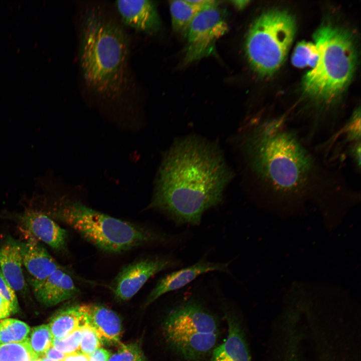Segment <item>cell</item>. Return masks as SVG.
Masks as SVG:
<instances>
[{"mask_svg":"<svg viewBox=\"0 0 361 361\" xmlns=\"http://www.w3.org/2000/svg\"><path fill=\"white\" fill-rule=\"evenodd\" d=\"M0 294L12 305L15 313L19 310V305L15 291L3 275L0 270Z\"/></svg>","mask_w":361,"mask_h":361,"instance_id":"29","label":"cell"},{"mask_svg":"<svg viewBox=\"0 0 361 361\" xmlns=\"http://www.w3.org/2000/svg\"><path fill=\"white\" fill-rule=\"evenodd\" d=\"M23 231L58 251L67 250V231L51 218L38 211L29 210L21 217Z\"/></svg>","mask_w":361,"mask_h":361,"instance_id":"12","label":"cell"},{"mask_svg":"<svg viewBox=\"0 0 361 361\" xmlns=\"http://www.w3.org/2000/svg\"><path fill=\"white\" fill-rule=\"evenodd\" d=\"M82 337L79 348V353L90 357L102 343L94 330L87 324L81 329Z\"/></svg>","mask_w":361,"mask_h":361,"instance_id":"27","label":"cell"},{"mask_svg":"<svg viewBox=\"0 0 361 361\" xmlns=\"http://www.w3.org/2000/svg\"><path fill=\"white\" fill-rule=\"evenodd\" d=\"M115 7L123 23L137 32L153 34L160 28L157 9L151 1H117Z\"/></svg>","mask_w":361,"mask_h":361,"instance_id":"11","label":"cell"},{"mask_svg":"<svg viewBox=\"0 0 361 361\" xmlns=\"http://www.w3.org/2000/svg\"><path fill=\"white\" fill-rule=\"evenodd\" d=\"M233 173L220 148L197 136L177 140L165 153L149 208L177 224L199 225L223 200Z\"/></svg>","mask_w":361,"mask_h":361,"instance_id":"2","label":"cell"},{"mask_svg":"<svg viewBox=\"0 0 361 361\" xmlns=\"http://www.w3.org/2000/svg\"><path fill=\"white\" fill-rule=\"evenodd\" d=\"M81 337L82 330L78 329L63 338H54L52 346L67 355L79 353Z\"/></svg>","mask_w":361,"mask_h":361,"instance_id":"28","label":"cell"},{"mask_svg":"<svg viewBox=\"0 0 361 361\" xmlns=\"http://www.w3.org/2000/svg\"><path fill=\"white\" fill-rule=\"evenodd\" d=\"M37 359L27 341L0 343V361H32Z\"/></svg>","mask_w":361,"mask_h":361,"instance_id":"24","label":"cell"},{"mask_svg":"<svg viewBox=\"0 0 361 361\" xmlns=\"http://www.w3.org/2000/svg\"><path fill=\"white\" fill-rule=\"evenodd\" d=\"M87 324L80 305L67 306L57 311L48 324L54 338L62 339Z\"/></svg>","mask_w":361,"mask_h":361,"instance_id":"20","label":"cell"},{"mask_svg":"<svg viewBox=\"0 0 361 361\" xmlns=\"http://www.w3.org/2000/svg\"><path fill=\"white\" fill-rule=\"evenodd\" d=\"M30 327L25 322L14 318L0 321V343H22L28 340Z\"/></svg>","mask_w":361,"mask_h":361,"instance_id":"22","label":"cell"},{"mask_svg":"<svg viewBox=\"0 0 361 361\" xmlns=\"http://www.w3.org/2000/svg\"><path fill=\"white\" fill-rule=\"evenodd\" d=\"M32 361H42L40 358H38L37 359L32 360Z\"/></svg>","mask_w":361,"mask_h":361,"instance_id":"36","label":"cell"},{"mask_svg":"<svg viewBox=\"0 0 361 361\" xmlns=\"http://www.w3.org/2000/svg\"><path fill=\"white\" fill-rule=\"evenodd\" d=\"M108 361H147L144 354L136 343H121L116 352L111 354Z\"/></svg>","mask_w":361,"mask_h":361,"instance_id":"26","label":"cell"},{"mask_svg":"<svg viewBox=\"0 0 361 361\" xmlns=\"http://www.w3.org/2000/svg\"><path fill=\"white\" fill-rule=\"evenodd\" d=\"M169 5L173 30L184 35L196 16L203 10L189 0L171 1Z\"/></svg>","mask_w":361,"mask_h":361,"instance_id":"21","label":"cell"},{"mask_svg":"<svg viewBox=\"0 0 361 361\" xmlns=\"http://www.w3.org/2000/svg\"><path fill=\"white\" fill-rule=\"evenodd\" d=\"M27 239L17 243L23 265L31 276L30 285L39 283L61 267L34 237L23 231Z\"/></svg>","mask_w":361,"mask_h":361,"instance_id":"13","label":"cell"},{"mask_svg":"<svg viewBox=\"0 0 361 361\" xmlns=\"http://www.w3.org/2000/svg\"><path fill=\"white\" fill-rule=\"evenodd\" d=\"M226 318L228 327L227 336L213 349L210 361H251L239 322L231 315H226Z\"/></svg>","mask_w":361,"mask_h":361,"instance_id":"17","label":"cell"},{"mask_svg":"<svg viewBox=\"0 0 361 361\" xmlns=\"http://www.w3.org/2000/svg\"><path fill=\"white\" fill-rule=\"evenodd\" d=\"M130 41L123 28L100 8H89L80 26L79 61L85 86L101 97L115 99L127 81Z\"/></svg>","mask_w":361,"mask_h":361,"instance_id":"3","label":"cell"},{"mask_svg":"<svg viewBox=\"0 0 361 361\" xmlns=\"http://www.w3.org/2000/svg\"><path fill=\"white\" fill-rule=\"evenodd\" d=\"M229 263L200 261L189 267L173 272L161 278L147 296L145 305H148L163 294L180 289L199 276L211 271L229 272Z\"/></svg>","mask_w":361,"mask_h":361,"instance_id":"14","label":"cell"},{"mask_svg":"<svg viewBox=\"0 0 361 361\" xmlns=\"http://www.w3.org/2000/svg\"><path fill=\"white\" fill-rule=\"evenodd\" d=\"M313 38L318 59L305 75L303 88L313 100L329 104L344 91L353 76L355 48L348 32L330 25L318 29Z\"/></svg>","mask_w":361,"mask_h":361,"instance_id":"4","label":"cell"},{"mask_svg":"<svg viewBox=\"0 0 361 361\" xmlns=\"http://www.w3.org/2000/svg\"><path fill=\"white\" fill-rule=\"evenodd\" d=\"M80 305L86 315L87 324L94 330L102 344L116 345L121 343V322L114 311L100 305Z\"/></svg>","mask_w":361,"mask_h":361,"instance_id":"15","label":"cell"},{"mask_svg":"<svg viewBox=\"0 0 361 361\" xmlns=\"http://www.w3.org/2000/svg\"><path fill=\"white\" fill-rule=\"evenodd\" d=\"M284 361H299V360L298 356L291 355L285 357Z\"/></svg>","mask_w":361,"mask_h":361,"instance_id":"34","label":"cell"},{"mask_svg":"<svg viewBox=\"0 0 361 361\" xmlns=\"http://www.w3.org/2000/svg\"><path fill=\"white\" fill-rule=\"evenodd\" d=\"M318 51L314 43L302 41L296 46L292 56L293 65L298 68H314L318 59Z\"/></svg>","mask_w":361,"mask_h":361,"instance_id":"25","label":"cell"},{"mask_svg":"<svg viewBox=\"0 0 361 361\" xmlns=\"http://www.w3.org/2000/svg\"><path fill=\"white\" fill-rule=\"evenodd\" d=\"M177 353L190 361H197L212 352L218 338L217 333H194L165 337Z\"/></svg>","mask_w":361,"mask_h":361,"instance_id":"18","label":"cell"},{"mask_svg":"<svg viewBox=\"0 0 361 361\" xmlns=\"http://www.w3.org/2000/svg\"><path fill=\"white\" fill-rule=\"evenodd\" d=\"M176 265L175 260L168 257L145 258L133 262L120 270L110 288L118 300H129L150 278Z\"/></svg>","mask_w":361,"mask_h":361,"instance_id":"8","label":"cell"},{"mask_svg":"<svg viewBox=\"0 0 361 361\" xmlns=\"http://www.w3.org/2000/svg\"><path fill=\"white\" fill-rule=\"evenodd\" d=\"M53 216L97 248L109 253H121L161 239L151 230L76 201L64 202L55 210Z\"/></svg>","mask_w":361,"mask_h":361,"instance_id":"5","label":"cell"},{"mask_svg":"<svg viewBox=\"0 0 361 361\" xmlns=\"http://www.w3.org/2000/svg\"><path fill=\"white\" fill-rule=\"evenodd\" d=\"M244 152L250 170L269 197L298 200L347 188L322 166L284 116L252 124Z\"/></svg>","mask_w":361,"mask_h":361,"instance_id":"1","label":"cell"},{"mask_svg":"<svg viewBox=\"0 0 361 361\" xmlns=\"http://www.w3.org/2000/svg\"><path fill=\"white\" fill-rule=\"evenodd\" d=\"M295 22L288 13L272 10L253 23L245 41V52L252 68L268 76L282 65L295 33Z\"/></svg>","mask_w":361,"mask_h":361,"instance_id":"6","label":"cell"},{"mask_svg":"<svg viewBox=\"0 0 361 361\" xmlns=\"http://www.w3.org/2000/svg\"><path fill=\"white\" fill-rule=\"evenodd\" d=\"M53 339L49 325L42 324L31 329L27 341L34 354L40 358L52 346Z\"/></svg>","mask_w":361,"mask_h":361,"instance_id":"23","label":"cell"},{"mask_svg":"<svg viewBox=\"0 0 361 361\" xmlns=\"http://www.w3.org/2000/svg\"><path fill=\"white\" fill-rule=\"evenodd\" d=\"M232 3H233V5L236 8H237L239 10H242L246 7V6L249 3V1H243V0L233 1H232Z\"/></svg>","mask_w":361,"mask_h":361,"instance_id":"33","label":"cell"},{"mask_svg":"<svg viewBox=\"0 0 361 361\" xmlns=\"http://www.w3.org/2000/svg\"><path fill=\"white\" fill-rule=\"evenodd\" d=\"M23 265L17 242L10 241L1 246L0 270L14 290L20 293H24L27 290Z\"/></svg>","mask_w":361,"mask_h":361,"instance_id":"19","label":"cell"},{"mask_svg":"<svg viewBox=\"0 0 361 361\" xmlns=\"http://www.w3.org/2000/svg\"><path fill=\"white\" fill-rule=\"evenodd\" d=\"M15 313L11 304L0 294V320L7 318Z\"/></svg>","mask_w":361,"mask_h":361,"instance_id":"30","label":"cell"},{"mask_svg":"<svg viewBox=\"0 0 361 361\" xmlns=\"http://www.w3.org/2000/svg\"><path fill=\"white\" fill-rule=\"evenodd\" d=\"M31 286L37 299L48 307L70 299L80 292L71 276L61 267Z\"/></svg>","mask_w":361,"mask_h":361,"instance_id":"16","label":"cell"},{"mask_svg":"<svg viewBox=\"0 0 361 361\" xmlns=\"http://www.w3.org/2000/svg\"><path fill=\"white\" fill-rule=\"evenodd\" d=\"M111 354L109 350L100 347L89 357V361H108Z\"/></svg>","mask_w":361,"mask_h":361,"instance_id":"32","label":"cell"},{"mask_svg":"<svg viewBox=\"0 0 361 361\" xmlns=\"http://www.w3.org/2000/svg\"><path fill=\"white\" fill-rule=\"evenodd\" d=\"M67 355L51 346L45 353L43 357H46L54 361H64Z\"/></svg>","mask_w":361,"mask_h":361,"instance_id":"31","label":"cell"},{"mask_svg":"<svg viewBox=\"0 0 361 361\" xmlns=\"http://www.w3.org/2000/svg\"><path fill=\"white\" fill-rule=\"evenodd\" d=\"M163 330L165 337L200 333L218 334L219 328L212 314L197 303L188 301L170 312Z\"/></svg>","mask_w":361,"mask_h":361,"instance_id":"9","label":"cell"},{"mask_svg":"<svg viewBox=\"0 0 361 361\" xmlns=\"http://www.w3.org/2000/svg\"><path fill=\"white\" fill-rule=\"evenodd\" d=\"M324 155L330 158H348L356 170L360 168V112L355 110L351 117L321 146Z\"/></svg>","mask_w":361,"mask_h":361,"instance_id":"10","label":"cell"},{"mask_svg":"<svg viewBox=\"0 0 361 361\" xmlns=\"http://www.w3.org/2000/svg\"><path fill=\"white\" fill-rule=\"evenodd\" d=\"M40 359H41L42 361H54V360H51V359H49V358H47V357H42L40 358Z\"/></svg>","mask_w":361,"mask_h":361,"instance_id":"35","label":"cell"},{"mask_svg":"<svg viewBox=\"0 0 361 361\" xmlns=\"http://www.w3.org/2000/svg\"><path fill=\"white\" fill-rule=\"evenodd\" d=\"M228 31V26L219 4L199 12L185 34V62H193L213 54L217 41Z\"/></svg>","mask_w":361,"mask_h":361,"instance_id":"7","label":"cell"}]
</instances>
